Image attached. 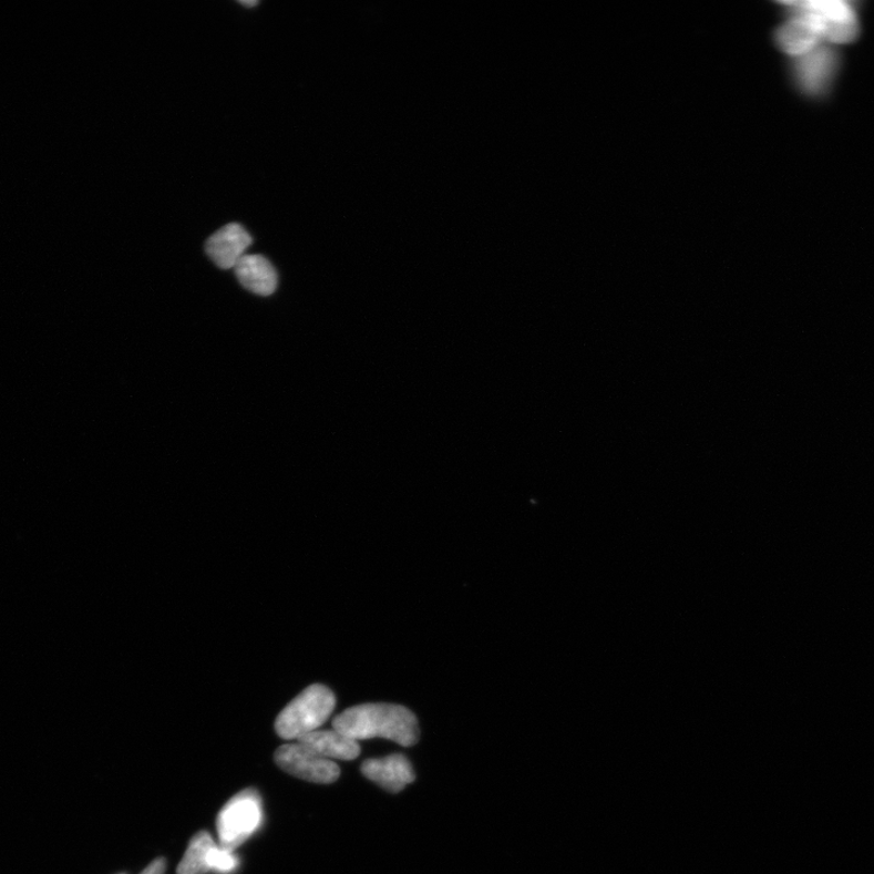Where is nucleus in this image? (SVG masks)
Here are the masks:
<instances>
[{
  "label": "nucleus",
  "instance_id": "1",
  "mask_svg": "<svg viewBox=\"0 0 874 874\" xmlns=\"http://www.w3.org/2000/svg\"><path fill=\"white\" fill-rule=\"evenodd\" d=\"M333 729L354 741L383 738L403 747L420 741V727L407 707L367 703L347 709L333 720Z\"/></svg>",
  "mask_w": 874,
  "mask_h": 874
},
{
  "label": "nucleus",
  "instance_id": "2",
  "mask_svg": "<svg viewBox=\"0 0 874 874\" xmlns=\"http://www.w3.org/2000/svg\"><path fill=\"white\" fill-rule=\"evenodd\" d=\"M336 707L335 693L315 683L291 701L276 719V732L285 740H300L318 731Z\"/></svg>",
  "mask_w": 874,
  "mask_h": 874
},
{
  "label": "nucleus",
  "instance_id": "3",
  "mask_svg": "<svg viewBox=\"0 0 874 874\" xmlns=\"http://www.w3.org/2000/svg\"><path fill=\"white\" fill-rule=\"evenodd\" d=\"M791 16L812 18L821 29L823 40L845 44L856 40L858 21L854 8L843 0H808L784 3Z\"/></svg>",
  "mask_w": 874,
  "mask_h": 874
},
{
  "label": "nucleus",
  "instance_id": "4",
  "mask_svg": "<svg viewBox=\"0 0 874 874\" xmlns=\"http://www.w3.org/2000/svg\"><path fill=\"white\" fill-rule=\"evenodd\" d=\"M263 816L261 798L256 790L236 794L222 809L217 820L220 846L235 851L260 829Z\"/></svg>",
  "mask_w": 874,
  "mask_h": 874
},
{
  "label": "nucleus",
  "instance_id": "5",
  "mask_svg": "<svg viewBox=\"0 0 874 874\" xmlns=\"http://www.w3.org/2000/svg\"><path fill=\"white\" fill-rule=\"evenodd\" d=\"M275 762L289 775L313 783H333L340 777V769L332 760L313 753L299 742L280 747Z\"/></svg>",
  "mask_w": 874,
  "mask_h": 874
},
{
  "label": "nucleus",
  "instance_id": "6",
  "mask_svg": "<svg viewBox=\"0 0 874 874\" xmlns=\"http://www.w3.org/2000/svg\"><path fill=\"white\" fill-rule=\"evenodd\" d=\"M837 70V53L833 49L822 45L801 58H796L793 69L796 85L809 95L825 93L833 82Z\"/></svg>",
  "mask_w": 874,
  "mask_h": 874
},
{
  "label": "nucleus",
  "instance_id": "7",
  "mask_svg": "<svg viewBox=\"0 0 874 874\" xmlns=\"http://www.w3.org/2000/svg\"><path fill=\"white\" fill-rule=\"evenodd\" d=\"M251 245L250 235L239 224H227L212 235L206 244V251L212 261L223 270L235 269L237 263L246 255Z\"/></svg>",
  "mask_w": 874,
  "mask_h": 874
},
{
  "label": "nucleus",
  "instance_id": "8",
  "mask_svg": "<svg viewBox=\"0 0 874 874\" xmlns=\"http://www.w3.org/2000/svg\"><path fill=\"white\" fill-rule=\"evenodd\" d=\"M362 774L390 793H399L415 780L410 760L402 754L369 759L362 764Z\"/></svg>",
  "mask_w": 874,
  "mask_h": 874
},
{
  "label": "nucleus",
  "instance_id": "9",
  "mask_svg": "<svg viewBox=\"0 0 874 874\" xmlns=\"http://www.w3.org/2000/svg\"><path fill=\"white\" fill-rule=\"evenodd\" d=\"M777 41L784 53L801 58L820 47L823 35L812 18L792 16L791 20L778 30Z\"/></svg>",
  "mask_w": 874,
  "mask_h": 874
},
{
  "label": "nucleus",
  "instance_id": "10",
  "mask_svg": "<svg viewBox=\"0 0 874 874\" xmlns=\"http://www.w3.org/2000/svg\"><path fill=\"white\" fill-rule=\"evenodd\" d=\"M235 273L239 284L251 294L269 297L277 288V273L263 256H245L235 266Z\"/></svg>",
  "mask_w": 874,
  "mask_h": 874
},
{
  "label": "nucleus",
  "instance_id": "11",
  "mask_svg": "<svg viewBox=\"0 0 874 874\" xmlns=\"http://www.w3.org/2000/svg\"><path fill=\"white\" fill-rule=\"evenodd\" d=\"M298 742L326 759L353 760L361 754L358 741L337 731H313Z\"/></svg>",
  "mask_w": 874,
  "mask_h": 874
},
{
  "label": "nucleus",
  "instance_id": "12",
  "mask_svg": "<svg viewBox=\"0 0 874 874\" xmlns=\"http://www.w3.org/2000/svg\"><path fill=\"white\" fill-rule=\"evenodd\" d=\"M215 846L217 844L214 843L208 832L197 833L177 867V874H207L210 872V854Z\"/></svg>",
  "mask_w": 874,
  "mask_h": 874
},
{
  "label": "nucleus",
  "instance_id": "13",
  "mask_svg": "<svg viewBox=\"0 0 874 874\" xmlns=\"http://www.w3.org/2000/svg\"><path fill=\"white\" fill-rule=\"evenodd\" d=\"M238 867V858L230 849L217 845L210 854V871L230 874Z\"/></svg>",
  "mask_w": 874,
  "mask_h": 874
},
{
  "label": "nucleus",
  "instance_id": "14",
  "mask_svg": "<svg viewBox=\"0 0 874 874\" xmlns=\"http://www.w3.org/2000/svg\"><path fill=\"white\" fill-rule=\"evenodd\" d=\"M167 864L166 860L157 858L152 861V863L141 873V874H164L166 872Z\"/></svg>",
  "mask_w": 874,
  "mask_h": 874
},
{
  "label": "nucleus",
  "instance_id": "15",
  "mask_svg": "<svg viewBox=\"0 0 874 874\" xmlns=\"http://www.w3.org/2000/svg\"><path fill=\"white\" fill-rule=\"evenodd\" d=\"M239 3L249 8L258 6V2H244V0H240Z\"/></svg>",
  "mask_w": 874,
  "mask_h": 874
}]
</instances>
